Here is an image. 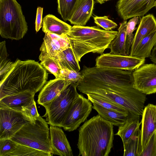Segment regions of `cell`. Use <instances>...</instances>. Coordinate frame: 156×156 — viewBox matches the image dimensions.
Here are the masks:
<instances>
[{
  "label": "cell",
  "instance_id": "36",
  "mask_svg": "<svg viewBox=\"0 0 156 156\" xmlns=\"http://www.w3.org/2000/svg\"><path fill=\"white\" fill-rule=\"evenodd\" d=\"M95 23L98 26L101 27L105 30H111L117 26V24L108 19L107 16H96L94 17Z\"/></svg>",
  "mask_w": 156,
  "mask_h": 156
},
{
  "label": "cell",
  "instance_id": "20",
  "mask_svg": "<svg viewBox=\"0 0 156 156\" xmlns=\"http://www.w3.org/2000/svg\"><path fill=\"white\" fill-rule=\"evenodd\" d=\"M94 0H79L69 21L77 26H84L92 15Z\"/></svg>",
  "mask_w": 156,
  "mask_h": 156
},
{
  "label": "cell",
  "instance_id": "39",
  "mask_svg": "<svg viewBox=\"0 0 156 156\" xmlns=\"http://www.w3.org/2000/svg\"><path fill=\"white\" fill-rule=\"evenodd\" d=\"M43 8L38 7L37 9L35 20V29L37 32H38L41 27Z\"/></svg>",
  "mask_w": 156,
  "mask_h": 156
},
{
  "label": "cell",
  "instance_id": "17",
  "mask_svg": "<svg viewBox=\"0 0 156 156\" xmlns=\"http://www.w3.org/2000/svg\"><path fill=\"white\" fill-rule=\"evenodd\" d=\"M71 82L61 78H55L46 83L38 97L37 103L44 107L56 98Z\"/></svg>",
  "mask_w": 156,
  "mask_h": 156
},
{
  "label": "cell",
  "instance_id": "42",
  "mask_svg": "<svg viewBox=\"0 0 156 156\" xmlns=\"http://www.w3.org/2000/svg\"><path fill=\"white\" fill-rule=\"evenodd\" d=\"M154 6L156 8V0H155V2H154Z\"/></svg>",
  "mask_w": 156,
  "mask_h": 156
},
{
  "label": "cell",
  "instance_id": "16",
  "mask_svg": "<svg viewBox=\"0 0 156 156\" xmlns=\"http://www.w3.org/2000/svg\"><path fill=\"white\" fill-rule=\"evenodd\" d=\"M51 146L53 154L73 156L69 143L64 133L60 127L50 126Z\"/></svg>",
  "mask_w": 156,
  "mask_h": 156
},
{
  "label": "cell",
  "instance_id": "35",
  "mask_svg": "<svg viewBox=\"0 0 156 156\" xmlns=\"http://www.w3.org/2000/svg\"><path fill=\"white\" fill-rule=\"evenodd\" d=\"M82 78L79 71L66 69H62L60 78L72 82H78Z\"/></svg>",
  "mask_w": 156,
  "mask_h": 156
},
{
  "label": "cell",
  "instance_id": "2",
  "mask_svg": "<svg viewBox=\"0 0 156 156\" xmlns=\"http://www.w3.org/2000/svg\"><path fill=\"white\" fill-rule=\"evenodd\" d=\"M78 131V156H108L114 140L112 123L98 114L86 121Z\"/></svg>",
  "mask_w": 156,
  "mask_h": 156
},
{
  "label": "cell",
  "instance_id": "13",
  "mask_svg": "<svg viewBox=\"0 0 156 156\" xmlns=\"http://www.w3.org/2000/svg\"><path fill=\"white\" fill-rule=\"evenodd\" d=\"M155 0H119L116 9L123 20L135 16H144L154 7Z\"/></svg>",
  "mask_w": 156,
  "mask_h": 156
},
{
  "label": "cell",
  "instance_id": "28",
  "mask_svg": "<svg viewBox=\"0 0 156 156\" xmlns=\"http://www.w3.org/2000/svg\"><path fill=\"white\" fill-rule=\"evenodd\" d=\"M58 11L66 21L71 18L79 0H57Z\"/></svg>",
  "mask_w": 156,
  "mask_h": 156
},
{
  "label": "cell",
  "instance_id": "7",
  "mask_svg": "<svg viewBox=\"0 0 156 156\" xmlns=\"http://www.w3.org/2000/svg\"><path fill=\"white\" fill-rule=\"evenodd\" d=\"M81 93L92 94L120 105L126 108L131 116L142 115L146 100V94L133 87L122 91L96 89Z\"/></svg>",
  "mask_w": 156,
  "mask_h": 156
},
{
  "label": "cell",
  "instance_id": "30",
  "mask_svg": "<svg viewBox=\"0 0 156 156\" xmlns=\"http://www.w3.org/2000/svg\"><path fill=\"white\" fill-rule=\"evenodd\" d=\"M50 153L40 151L31 147L17 144L15 149L8 156H51Z\"/></svg>",
  "mask_w": 156,
  "mask_h": 156
},
{
  "label": "cell",
  "instance_id": "29",
  "mask_svg": "<svg viewBox=\"0 0 156 156\" xmlns=\"http://www.w3.org/2000/svg\"><path fill=\"white\" fill-rule=\"evenodd\" d=\"M39 58L41 61L40 63L42 66L54 75L55 78H60L62 69L53 58L41 52Z\"/></svg>",
  "mask_w": 156,
  "mask_h": 156
},
{
  "label": "cell",
  "instance_id": "11",
  "mask_svg": "<svg viewBox=\"0 0 156 156\" xmlns=\"http://www.w3.org/2000/svg\"><path fill=\"white\" fill-rule=\"evenodd\" d=\"M135 88L146 94L156 93V64H143L133 72Z\"/></svg>",
  "mask_w": 156,
  "mask_h": 156
},
{
  "label": "cell",
  "instance_id": "40",
  "mask_svg": "<svg viewBox=\"0 0 156 156\" xmlns=\"http://www.w3.org/2000/svg\"><path fill=\"white\" fill-rule=\"evenodd\" d=\"M150 58L151 61L156 64V45L154 46L152 51Z\"/></svg>",
  "mask_w": 156,
  "mask_h": 156
},
{
  "label": "cell",
  "instance_id": "31",
  "mask_svg": "<svg viewBox=\"0 0 156 156\" xmlns=\"http://www.w3.org/2000/svg\"><path fill=\"white\" fill-rule=\"evenodd\" d=\"M88 99L92 102H94L101 105L105 108L115 110L128 114L131 116L128 110L122 106L111 101L94 95L87 94Z\"/></svg>",
  "mask_w": 156,
  "mask_h": 156
},
{
  "label": "cell",
  "instance_id": "24",
  "mask_svg": "<svg viewBox=\"0 0 156 156\" xmlns=\"http://www.w3.org/2000/svg\"><path fill=\"white\" fill-rule=\"evenodd\" d=\"M92 103L93 104L92 108L97 111L98 114L115 126L119 127L130 116L125 113L105 108L97 103Z\"/></svg>",
  "mask_w": 156,
  "mask_h": 156
},
{
  "label": "cell",
  "instance_id": "19",
  "mask_svg": "<svg viewBox=\"0 0 156 156\" xmlns=\"http://www.w3.org/2000/svg\"><path fill=\"white\" fill-rule=\"evenodd\" d=\"M35 94L26 91L5 97L0 99V108L20 112L23 106L29 105L34 99Z\"/></svg>",
  "mask_w": 156,
  "mask_h": 156
},
{
  "label": "cell",
  "instance_id": "3",
  "mask_svg": "<svg viewBox=\"0 0 156 156\" xmlns=\"http://www.w3.org/2000/svg\"><path fill=\"white\" fill-rule=\"evenodd\" d=\"M77 89L80 92L96 89L122 91L133 87V71L84 66Z\"/></svg>",
  "mask_w": 156,
  "mask_h": 156
},
{
  "label": "cell",
  "instance_id": "5",
  "mask_svg": "<svg viewBox=\"0 0 156 156\" xmlns=\"http://www.w3.org/2000/svg\"><path fill=\"white\" fill-rule=\"evenodd\" d=\"M28 30L21 5L16 0H0V34L4 38L19 40Z\"/></svg>",
  "mask_w": 156,
  "mask_h": 156
},
{
  "label": "cell",
  "instance_id": "23",
  "mask_svg": "<svg viewBox=\"0 0 156 156\" xmlns=\"http://www.w3.org/2000/svg\"><path fill=\"white\" fill-rule=\"evenodd\" d=\"M53 59L58 64L61 69L79 71L80 67L71 47L62 51L54 56Z\"/></svg>",
  "mask_w": 156,
  "mask_h": 156
},
{
  "label": "cell",
  "instance_id": "12",
  "mask_svg": "<svg viewBox=\"0 0 156 156\" xmlns=\"http://www.w3.org/2000/svg\"><path fill=\"white\" fill-rule=\"evenodd\" d=\"M27 122L20 112L0 108V140L11 139Z\"/></svg>",
  "mask_w": 156,
  "mask_h": 156
},
{
  "label": "cell",
  "instance_id": "38",
  "mask_svg": "<svg viewBox=\"0 0 156 156\" xmlns=\"http://www.w3.org/2000/svg\"><path fill=\"white\" fill-rule=\"evenodd\" d=\"M17 143L11 139L0 140V156H8L16 148Z\"/></svg>",
  "mask_w": 156,
  "mask_h": 156
},
{
  "label": "cell",
  "instance_id": "27",
  "mask_svg": "<svg viewBox=\"0 0 156 156\" xmlns=\"http://www.w3.org/2000/svg\"><path fill=\"white\" fill-rule=\"evenodd\" d=\"M124 147V156H139L142 152L140 129L139 127Z\"/></svg>",
  "mask_w": 156,
  "mask_h": 156
},
{
  "label": "cell",
  "instance_id": "14",
  "mask_svg": "<svg viewBox=\"0 0 156 156\" xmlns=\"http://www.w3.org/2000/svg\"><path fill=\"white\" fill-rule=\"evenodd\" d=\"M140 129L142 152L156 131V105L149 104L144 108Z\"/></svg>",
  "mask_w": 156,
  "mask_h": 156
},
{
  "label": "cell",
  "instance_id": "37",
  "mask_svg": "<svg viewBox=\"0 0 156 156\" xmlns=\"http://www.w3.org/2000/svg\"><path fill=\"white\" fill-rule=\"evenodd\" d=\"M139 156H156V131Z\"/></svg>",
  "mask_w": 156,
  "mask_h": 156
},
{
  "label": "cell",
  "instance_id": "21",
  "mask_svg": "<svg viewBox=\"0 0 156 156\" xmlns=\"http://www.w3.org/2000/svg\"><path fill=\"white\" fill-rule=\"evenodd\" d=\"M42 31L45 34L50 33L59 35H67L72 26L55 16L49 14L43 20Z\"/></svg>",
  "mask_w": 156,
  "mask_h": 156
},
{
  "label": "cell",
  "instance_id": "18",
  "mask_svg": "<svg viewBox=\"0 0 156 156\" xmlns=\"http://www.w3.org/2000/svg\"><path fill=\"white\" fill-rule=\"evenodd\" d=\"M156 30V19L153 15L148 14L142 16L134 35L129 55L133 56L138 44L144 37Z\"/></svg>",
  "mask_w": 156,
  "mask_h": 156
},
{
  "label": "cell",
  "instance_id": "9",
  "mask_svg": "<svg viewBox=\"0 0 156 156\" xmlns=\"http://www.w3.org/2000/svg\"><path fill=\"white\" fill-rule=\"evenodd\" d=\"M91 103L88 99L78 94L62 124V127L69 132L76 129L90 113L93 108Z\"/></svg>",
  "mask_w": 156,
  "mask_h": 156
},
{
  "label": "cell",
  "instance_id": "41",
  "mask_svg": "<svg viewBox=\"0 0 156 156\" xmlns=\"http://www.w3.org/2000/svg\"><path fill=\"white\" fill-rule=\"evenodd\" d=\"M97 2L101 4H102L105 2L104 0H96Z\"/></svg>",
  "mask_w": 156,
  "mask_h": 156
},
{
  "label": "cell",
  "instance_id": "43",
  "mask_svg": "<svg viewBox=\"0 0 156 156\" xmlns=\"http://www.w3.org/2000/svg\"><path fill=\"white\" fill-rule=\"evenodd\" d=\"M109 0H104L105 2H106V1H108Z\"/></svg>",
  "mask_w": 156,
  "mask_h": 156
},
{
  "label": "cell",
  "instance_id": "1",
  "mask_svg": "<svg viewBox=\"0 0 156 156\" xmlns=\"http://www.w3.org/2000/svg\"><path fill=\"white\" fill-rule=\"evenodd\" d=\"M48 77V73L38 62L17 59L1 79L0 99L26 91L35 94L43 87Z\"/></svg>",
  "mask_w": 156,
  "mask_h": 156
},
{
  "label": "cell",
  "instance_id": "25",
  "mask_svg": "<svg viewBox=\"0 0 156 156\" xmlns=\"http://www.w3.org/2000/svg\"><path fill=\"white\" fill-rule=\"evenodd\" d=\"M140 116H129L124 123L119 127L118 131L115 135L119 136L122 139L123 145L129 141L132 136L140 127Z\"/></svg>",
  "mask_w": 156,
  "mask_h": 156
},
{
  "label": "cell",
  "instance_id": "22",
  "mask_svg": "<svg viewBox=\"0 0 156 156\" xmlns=\"http://www.w3.org/2000/svg\"><path fill=\"white\" fill-rule=\"evenodd\" d=\"M127 20H123L118 29V34L110 43L108 48L110 49V54L129 56L126 44Z\"/></svg>",
  "mask_w": 156,
  "mask_h": 156
},
{
  "label": "cell",
  "instance_id": "34",
  "mask_svg": "<svg viewBox=\"0 0 156 156\" xmlns=\"http://www.w3.org/2000/svg\"><path fill=\"white\" fill-rule=\"evenodd\" d=\"M140 22L139 17L135 16L130 19L127 24L126 44L127 51L129 54L134 36L133 33L136 30H137V28L136 27V26Z\"/></svg>",
  "mask_w": 156,
  "mask_h": 156
},
{
  "label": "cell",
  "instance_id": "10",
  "mask_svg": "<svg viewBox=\"0 0 156 156\" xmlns=\"http://www.w3.org/2000/svg\"><path fill=\"white\" fill-rule=\"evenodd\" d=\"M145 60V58L130 55L103 53L96 58L95 66L133 71L144 64Z\"/></svg>",
  "mask_w": 156,
  "mask_h": 156
},
{
  "label": "cell",
  "instance_id": "15",
  "mask_svg": "<svg viewBox=\"0 0 156 156\" xmlns=\"http://www.w3.org/2000/svg\"><path fill=\"white\" fill-rule=\"evenodd\" d=\"M71 47L69 37L67 35H59L46 33L43 38V42L40 51L51 57L59 52Z\"/></svg>",
  "mask_w": 156,
  "mask_h": 156
},
{
  "label": "cell",
  "instance_id": "32",
  "mask_svg": "<svg viewBox=\"0 0 156 156\" xmlns=\"http://www.w3.org/2000/svg\"><path fill=\"white\" fill-rule=\"evenodd\" d=\"M0 76L1 79L9 70L14 62L8 58L5 41L0 43Z\"/></svg>",
  "mask_w": 156,
  "mask_h": 156
},
{
  "label": "cell",
  "instance_id": "33",
  "mask_svg": "<svg viewBox=\"0 0 156 156\" xmlns=\"http://www.w3.org/2000/svg\"><path fill=\"white\" fill-rule=\"evenodd\" d=\"M21 112L26 121L33 123H35L40 115L38 112L34 99L28 105L23 106Z\"/></svg>",
  "mask_w": 156,
  "mask_h": 156
},
{
  "label": "cell",
  "instance_id": "26",
  "mask_svg": "<svg viewBox=\"0 0 156 156\" xmlns=\"http://www.w3.org/2000/svg\"><path fill=\"white\" fill-rule=\"evenodd\" d=\"M156 45V30L143 38L138 44L133 56L145 58L150 57Z\"/></svg>",
  "mask_w": 156,
  "mask_h": 156
},
{
  "label": "cell",
  "instance_id": "4",
  "mask_svg": "<svg viewBox=\"0 0 156 156\" xmlns=\"http://www.w3.org/2000/svg\"><path fill=\"white\" fill-rule=\"evenodd\" d=\"M118 31L101 29L99 26L74 25L67 35L77 60L89 53L102 54L108 48Z\"/></svg>",
  "mask_w": 156,
  "mask_h": 156
},
{
  "label": "cell",
  "instance_id": "8",
  "mask_svg": "<svg viewBox=\"0 0 156 156\" xmlns=\"http://www.w3.org/2000/svg\"><path fill=\"white\" fill-rule=\"evenodd\" d=\"M78 82H72L67 86L61 93L44 107V116L50 125L62 127V124L73 101L78 94Z\"/></svg>",
  "mask_w": 156,
  "mask_h": 156
},
{
  "label": "cell",
  "instance_id": "6",
  "mask_svg": "<svg viewBox=\"0 0 156 156\" xmlns=\"http://www.w3.org/2000/svg\"><path fill=\"white\" fill-rule=\"evenodd\" d=\"M47 122L41 116L34 123L27 121L11 139L16 143L53 155L50 129Z\"/></svg>",
  "mask_w": 156,
  "mask_h": 156
}]
</instances>
